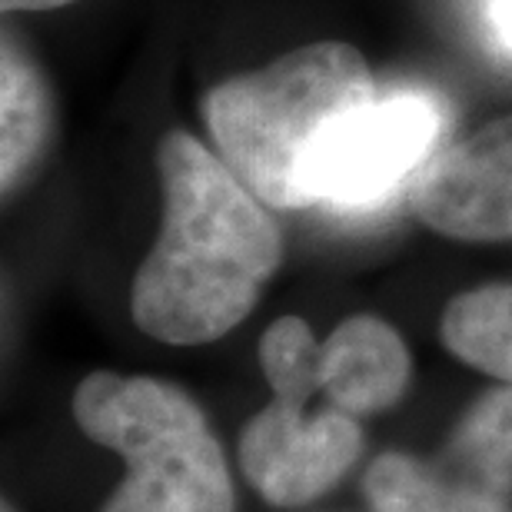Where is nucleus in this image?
<instances>
[{
	"instance_id": "1",
	"label": "nucleus",
	"mask_w": 512,
	"mask_h": 512,
	"mask_svg": "<svg viewBox=\"0 0 512 512\" xmlns=\"http://www.w3.org/2000/svg\"><path fill=\"white\" fill-rule=\"evenodd\" d=\"M157 170L163 227L133 280V323L160 343H213L253 313L283 260L280 230L220 153L190 133L160 140Z\"/></svg>"
},
{
	"instance_id": "2",
	"label": "nucleus",
	"mask_w": 512,
	"mask_h": 512,
	"mask_svg": "<svg viewBox=\"0 0 512 512\" xmlns=\"http://www.w3.org/2000/svg\"><path fill=\"white\" fill-rule=\"evenodd\" d=\"M376 100L366 57L340 40L296 47L270 67L223 80L203 97L217 153L270 210L310 207L303 163L316 137Z\"/></svg>"
},
{
	"instance_id": "3",
	"label": "nucleus",
	"mask_w": 512,
	"mask_h": 512,
	"mask_svg": "<svg viewBox=\"0 0 512 512\" xmlns=\"http://www.w3.org/2000/svg\"><path fill=\"white\" fill-rule=\"evenodd\" d=\"M74 419L127 463L100 512H233L223 449L183 389L153 376L90 373L74 393Z\"/></svg>"
},
{
	"instance_id": "4",
	"label": "nucleus",
	"mask_w": 512,
	"mask_h": 512,
	"mask_svg": "<svg viewBox=\"0 0 512 512\" xmlns=\"http://www.w3.org/2000/svg\"><path fill=\"white\" fill-rule=\"evenodd\" d=\"M443 137V104L419 90H403L333 120L306 153L303 193L310 207L363 213L413 183L436 157Z\"/></svg>"
},
{
	"instance_id": "5",
	"label": "nucleus",
	"mask_w": 512,
	"mask_h": 512,
	"mask_svg": "<svg viewBox=\"0 0 512 512\" xmlns=\"http://www.w3.org/2000/svg\"><path fill=\"white\" fill-rule=\"evenodd\" d=\"M310 399L273 393L240 439V466L270 506H306L340 483L363 449L356 416L343 409L306 413Z\"/></svg>"
},
{
	"instance_id": "6",
	"label": "nucleus",
	"mask_w": 512,
	"mask_h": 512,
	"mask_svg": "<svg viewBox=\"0 0 512 512\" xmlns=\"http://www.w3.org/2000/svg\"><path fill=\"white\" fill-rule=\"evenodd\" d=\"M429 230L466 243H512V114L436 150L409 183Z\"/></svg>"
},
{
	"instance_id": "7",
	"label": "nucleus",
	"mask_w": 512,
	"mask_h": 512,
	"mask_svg": "<svg viewBox=\"0 0 512 512\" xmlns=\"http://www.w3.org/2000/svg\"><path fill=\"white\" fill-rule=\"evenodd\" d=\"M413 376L409 350L380 316H350L320 343V389L350 416L383 413L399 403Z\"/></svg>"
},
{
	"instance_id": "8",
	"label": "nucleus",
	"mask_w": 512,
	"mask_h": 512,
	"mask_svg": "<svg viewBox=\"0 0 512 512\" xmlns=\"http://www.w3.org/2000/svg\"><path fill=\"white\" fill-rule=\"evenodd\" d=\"M363 493L376 512H512L509 496L453 473L446 463L386 453L366 469Z\"/></svg>"
},
{
	"instance_id": "9",
	"label": "nucleus",
	"mask_w": 512,
	"mask_h": 512,
	"mask_svg": "<svg viewBox=\"0 0 512 512\" xmlns=\"http://www.w3.org/2000/svg\"><path fill=\"white\" fill-rule=\"evenodd\" d=\"M50 120V94L44 74L17 40L4 37L0 54V183L4 193L17 190L44 157Z\"/></svg>"
},
{
	"instance_id": "10",
	"label": "nucleus",
	"mask_w": 512,
	"mask_h": 512,
	"mask_svg": "<svg viewBox=\"0 0 512 512\" xmlns=\"http://www.w3.org/2000/svg\"><path fill=\"white\" fill-rule=\"evenodd\" d=\"M446 350L496 380L512 383V283L453 296L439 323Z\"/></svg>"
},
{
	"instance_id": "11",
	"label": "nucleus",
	"mask_w": 512,
	"mask_h": 512,
	"mask_svg": "<svg viewBox=\"0 0 512 512\" xmlns=\"http://www.w3.org/2000/svg\"><path fill=\"white\" fill-rule=\"evenodd\" d=\"M443 463L493 493L512 496V383L476 399L449 439Z\"/></svg>"
},
{
	"instance_id": "12",
	"label": "nucleus",
	"mask_w": 512,
	"mask_h": 512,
	"mask_svg": "<svg viewBox=\"0 0 512 512\" xmlns=\"http://www.w3.org/2000/svg\"><path fill=\"white\" fill-rule=\"evenodd\" d=\"M489 17H493L499 47L512 54V0H489Z\"/></svg>"
},
{
	"instance_id": "13",
	"label": "nucleus",
	"mask_w": 512,
	"mask_h": 512,
	"mask_svg": "<svg viewBox=\"0 0 512 512\" xmlns=\"http://www.w3.org/2000/svg\"><path fill=\"white\" fill-rule=\"evenodd\" d=\"M67 4H74V0H0L4 14H20V10H57Z\"/></svg>"
},
{
	"instance_id": "14",
	"label": "nucleus",
	"mask_w": 512,
	"mask_h": 512,
	"mask_svg": "<svg viewBox=\"0 0 512 512\" xmlns=\"http://www.w3.org/2000/svg\"><path fill=\"white\" fill-rule=\"evenodd\" d=\"M4 512H17L14 506H10V503H4Z\"/></svg>"
}]
</instances>
